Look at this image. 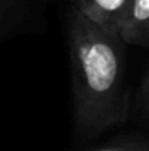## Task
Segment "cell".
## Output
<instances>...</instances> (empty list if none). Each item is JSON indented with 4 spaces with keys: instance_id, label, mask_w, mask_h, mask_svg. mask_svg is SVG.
I'll return each mask as SVG.
<instances>
[{
    "instance_id": "1",
    "label": "cell",
    "mask_w": 149,
    "mask_h": 151,
    "mask_svg": "<svg viewBox=\"0 0 149 151\" xmlns=\"http://www.w3.org/2000/svg\"><path fill=\"white\" fill-rule=\"evenodd\" d=\"M76 131L95 138L129 116L124 43L72 6L67 22Z\"/></svg>"
},
{
    "instance_id": "2",
    "label": "cell",
    "mask_w": 149,
    "mask_h": 151,
    "mask_svg": "<svg viewBox=\"0 0 149 151\" xmlns=\"http://www.w3.org/2000/svg\"><path fill=\"white\" fill-rule=\"evenodd\" d=\"M130 1L132 0H81L73 7L104 31L117 34Z\"/></svg>"
},
{
    "instance_id": "3",
    "label": "cell",
    "mask_w": 149,
    "mask_h": 151,
    "mask_svg": "<svg viewBox=\"0 0 149 151\" xmlns=\"http://www.w3.org/2000/svg\"><path fill=\"white\" fill-rule=\"evenodd\" d=\"M117 34L124 44L149 47V0L130 1Z\"/></svg>"
},
{
    "instance_id": "4",
    "label": "cell",
    "mask_w": 149,
    "mask_h": 151,
    "mask_svg": "<svg viewBox=\"0 0 149 151\" xmlns=\"http://www.w3.org/2000/svg\"><path fill=\"white\" fill-rule=\"evenodd\" d=\"M92 151H149L148 141H123L110 144Z\"/></svg>"
},
{
    "instance_id": "5",
    "label": "cell",
    "mask_w": 149,
    "mask_h": 151,
    "mask_svg": "<svg viewBox=\"0 0 149 151\" xmlns=\"http://www.w3.org/2000/svg\"><path fill=\"white\" fill-rule=\"evenodd\" d=\"M138 103H139V107H140L142 113L146 117H149V72L146 75V78L143 79V82H142L140 90H139Z\"/></svg>"
},
{
    "instance_id": "6",
    "label": "cell",
    "mask_w": 149,
    "mask_h": 151,
    "mask_svg": "<svg viewBox=\"0 0 149 151\" xmlns=\"http://www.w3.org/2000/svg\"><path fill=\"white\" fill-rule=\"evenodd\" d=\"M69 1L72 3V6H76V4H78V3H79L81 0H69Z\"/></svg>"
},
{
    "instance_id": "7",
    "label": "cell",
    "mask_w": 149,
    "mask_h": 151,
    "mask_svg": "<svg viewBox=\"0 0 149 151\" xmlns=\"http://www.w3.org/2000/svg\"><path fill=\"white\" fill-rule=\"evenodd\" d=\"M6 1H12V0H6Z\"/></svg>"
}]
</instances>
